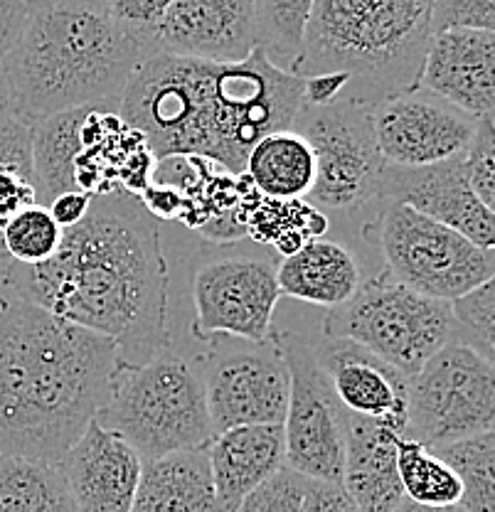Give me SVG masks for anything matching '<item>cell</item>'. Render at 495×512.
Listing matches in <instances>:
<instances>
[{"label": "cell", "instance_id": "obj_4", "mask_svg": "<svg viewBox=\"0 0 495 512\" xmlns=\"http://www.w3.org/2000/svg\"><path fill=\"white\" fill-rule=\"evenodd\" d=\"M151 52L104 0H28L23 37L0 67L15 119L35 126L72 109H119L131 74Z\"/></svg>", "mask_w": 495, "mask_h": 512}, {"label": "cell", "instance_id": "obj_12", "mask_svg": "<svg viewBox=\"0 0 495 512\" xmlns=\"http://www.w3.org/2000/svg\"><path fill=\"white\" fill-rule=\"evenodd\" d=\"M281 291L276 261L264 254H227L205 261L193 276V335L266 343L274 338Z\"/></svg>", "mask_w": 495, "mask_h": 512}, {"label": "cell", "instance_id": "obj_27", "mask_svg": "<svg viewBox=\"0 0 495 512\" xmlns=\"http://www.w3.org/2000/svg\"><path fill=\"white\" fill-rule=\"evenodd\" d=\"M316 0H254L257 47L274 67L294 72Z\"/></svg>", "mask_w": 495, "mask_h": 512}, {"label": "cell", "instance_id": "obj_8", "mask_svg": "<svg viewBox=\"0 0 495 512\" xmlns=\"http://www.w3.org/2000/svg\"><path fill=\"white\" fill-rule=\"evenodd\" d=\"M363 239L382 254L392 279L436 301H456L495 276L493 249L397 202L377 205Z\"/></svg>", "mask_w": 495, "mask_h": 512}, {"label": "cell", "instance_id": "obj_37", "mask_svg": "<svg viewBox=\"0 0 495 512\" xmlns=\"http://www.w3.org/2000/svg\"><path fill=\"white\" fill-rule=\"evenodd\" d=\"M301 512H360L345 493L343 483H328V480H306Z\"/></svg>", "mask_w": 495, "mask_h": 512}, {"label": "cell", "instance_id": "obj_17", "mask_svg": "<svg viewBox=\"0 0 495 512\" xmlns=\"http://www.w3.org/2000/svg\"><path fill=\"white\" fill-rule=\"evenodd\" d=\"M313 357L350 416L390 421L404 429L409 377L387 365L363 345L345 338H323L313 345Z\"/></svg>", "mask_w": 495, "mask_h": 512}, {"label": "cell", "instance_id": "obj_22", "mask_svg": "<svg viewBox=\"0 0 495 512\" xmlns=\"http://www.w3.org/2000/svg\"><path fill=\"white\" fill-rule=\"evenodd\" d=\"M281 296L328 308L350 301L363 284L358 256L333 239H311L276 261Z\"/></svg>", "mask_w": 495, "mask_h": 512}, {"label": "cell", "instance_id": "obj_15", "mask_svg": "<svg viewBox=\"0 0 495 512\" xmlns=\"http://www.w3.org/2000/svg\"><path fill=\"white\" fill-rule=\"evenodd\" d=\"M380 202H397L409 207L463 234L481 249H493L495 244V215L491 207L473 195L463 168V156L422 165V168L385 163Z\"/></svg>", "mask_w": 495, "mask_h": 512}, {"label": "cell", "instance_id": "obj_25", "mask_svg": "<svg viewBox=\"0 0 495 512\" xmlns=\"http://www.w3.org/2000/svg\"><path fill=\"white\" fill-rule=\"evenodd\" d=\"M92 109L52 114L33 126V180L37 205H50L57 195L79 190L77 165L82 153V128Z\"/></svg>", "mask_w": 495, "mask_h": 512}, {"label": "cell", "instance_id": "obj_38", "mask_svg": "<svg viewBox=\"0 0 495 512\" xmlns=\"http://www.w3.org/2000/svg\"><path fill=\"white\" fill-rule=\"evenodd\" d=\"M28 23V0H0V67L23 37Z\"/></svg>", "mask_w": 495, "mask_h": 512}, {"label": "cell", "instance_id": "obj_26", "mask_svg": "<svg viewBox=\"0 0 495 512\" xmlns=\"http://www.w3.org/2000/svg\"><path fill=\"white\" fill-rule=\"evenodd\" d=\"M0 512H77L55 463L0 456Z\"/></svg>", "mask_w": 495, "mask_h": 512}, {"label": "cell", "instance_id": "obj_23", "mask_svg": "<svg viewBox=\"0 0 495 512\" xmlns=\"http://www.w3.org/2000/svg\"><path fill=\"white\" fill-rule=\"evenodd\" d=\"M131 512H222L205 448L143 461Z\"/></svg>", "mask_w": 495, "mask_h": 512}, {"label": "cell", "instance_id": "obj_28", "mask_svg": "<svg viewBox=\"0 0 495 512\" xmlns=\"http://www.w3.org/2000/svg\"><path fill=\"white\" fill-rule=\"evenodd\" d=\"M397 476L404 498L424 508L461 503V480L429 446L402 436L397 444Z\"/></svg>", "mask_w": 495, "mask_h": 512}, {"label": "cell", "instance_id": "obj_1", "mask_svg": "<svg viewBox=\"0 0 495 512\" xmlns=\"http://www.w3.org/2000/svg\"><path fill=\"white\" fill-rule=\"evenodd\" d=\"M0 298L33 303L67 323L104 335L124 365L168 348V266L161 227L141 197L94 195L87 217L65 229L47 264L0 261Z\"/></svg>", "mask_w": 495, "mask_h": 512}, {"label": "cell", "instance_id": "obj_14", "mask_svg": "<svg viewBox=\"0 0 495 512\" xmlns=\"http://www.w3.org/2000/svg\"><path fill=\"white\" fill-rule=\"evenodd\" d=\"M370 119L380 156L402 168L463 156L481 121L419 87L370 104Z\"/></svg>", "mask_w": 495, "mask_h": 512}, {"label": "cell", "instance_id": "obj_19", "mask_svg": "<svg viewBox=\"0 0 495 512\" xmlns=\"http://www.w3.org/2000/svg\"><path fill=\"white\" fill-rule=\"evenodd\" d=\"M141 466V456L97 421L60 463L77 512H131Z\"/></svg>", "mask_w": 495, "mask_h": 512}, {"label": "cell", "instance_id": "obj_35", "mask_svg": "<svg viewBox=\"0 0 495 512\" xmlns=\"http://www.w3.org/2000/svg\"><path fill=\"white\" fill-rule=\"evenodd\" d=\"M306 480L289 466H281L274 476L254 488L234 512H301Z\"/></svg>", "mask_w": 495, "mask_h": 512}, {"label": "cell", "instance_id": "obj_31", "mask_svg": "<svg viewBox=\"0 0 495 512\" xmlns=\"http://www.w3.org/2000/svg\"><path fill=\"white\" fill-rule=\"evenodd\" d=\"M65 229L55 222L45 205H28L15 212L0 229L3 256L20 266L47 264L62 247Z\"/></svg>", "mask_w": 495, "mask_h": 512}, {"label": "cell", "instance_id": "obj_13", "mask_svg": "<svg viewBox=\"0 0 495 512\" xmlns=\"http://www.w3.org/2000/svg\"><path fill=\"white\" fill-rule=\"evenodd\" d=\"M289 367V407L284 416V463L308 480L340 483L345 463V412L313 357V345L276 333Z\"/></svg>", "mask_w": 495, "mask_h": 512}, {"label": "cell", "instance_id": "obj_32", "mask_svg": "<svg viewBox=\"0 0 495 512\" xmlns=\"http://www.w3.org/2000/svg\"><path fill=\"white\" fill-rule=\"evenodd\" d=\"M451 306L454 333L451 343H461L481 352L486 360L493 362L495 355V286L493 281L476 286L473 291L463 293Z\"/></svg>", "mask_w": 495, "mask_h": 512}, {"label": "cell", "instance_id": "obj_7", "mask_svg": "<svg viewBox=\"0 0 495 512\" xmlns=\"http://www.w3.org/2000/svg\"><path fill=\"white\" fill-rule=\"evenodd\" d=\"M454 320L449 301L422 296L387 271L360 284L353 298L328 308L326 338H345L412 377L436 350L451 343Z\"/></svg>", "mask_w": 495, "mask_h": 512}, {"label": "cell", "instance_id": "obj_30", "mask_svg": "<svg viewBox=\"0 0 495 512\" xmlns=\"http://www.w3.org/2000/svg\"><path fill=\"white\" fill-rule=\"evenodd\" d=\"M33 126L10 119L0 124V229L23 207L35 205ZM0 249V261H3Z\"/></svg>", "mask_w": 495, "mask_h": 512}, {"label": "cell", "instance_id": "obj_29", "mask_svg": "<svg viewBox=\"0 0 495 512\" xmlns=\"http://www.w3.org/2000/svg\"><path fill=\"white\" fill-rule=\"evenodd\" d=\"M461 480V503L466 512H495V434L468 436L431 448Z\"/></svg>", "mask_w": 495, "mask_h": 512}, {"label": "cell", "instance_id": "obj_40", "mask_svg": "<svg viewBox=\"0 0 495 512\" xmlns=\"http://www.w3.org/2000/svg\"><path fill=\"white\" fill-rule=\"evenodd\" d=\"M15 119V106H13V96H10L8 84H5L3 74H0V124L5 121Z\"/></svg>", "mask_w": 495, "mask_h": 512}, {"label": "cell", "instance_id": "obj_2", "mask_svg": "<svg viewBox=\"0 0 495 512\" xmlns=\"http://www.w3.org/2000/svg\"><path fill=\"white\" fill-rule=\"evenodd\" d=\"M303 77L254 50L242 62L156 52L131 74L116 114L146 138L153 158L193 156L242 175L266 133L294 126Z\"/></svg>", "mask_w": 495, "mask_h": 512}, {"label": "cell", "instance_id": "obj_39", "mask_svg": "<svg viewBox=\"0 0 495 512\" xmlns=\"http://www.w3.org/2000/svg\"><path fill=\"white\" fill-rule=\"evenodd\" d=\"M92 200L94 195H89V192L69 190V192H62V195H57L55 200L47 205V210H50V215L55 217V222L60 224L62 229H72L87 217L89 207H92Z\"/></svg>", "mask_w": 495, "mask_h": 512}, {"label": "cell", "instance_id": "obj_9", "mask_svg": "<svg viewBox=\"0 0 495 512\" xmlns=\"http://www.w3.org/2000/svg\"><path fill=\"white\" fill-rule=\"evenodd\" d=\"M316 156V183L306 202L330 215H358L380 205L385 158L375 143L370 104L338 99L333 104H303L294 119Z\"/></svg>", "mask_w": 495, "mask_h": 512}, {"label": "cell", "instance_id": "obj_18", "mask_svg": "<svg viewBox=\"0 0 495 512\" xmlns=\"http://www.w3.org/2000/svg\"><path fill=\"white\" fill-rule=\"evenodd\" d=\"M254 50V0H173L158 35V52L205 62H242Z\"/></svg>", "mask_w": 495, "mask_h": 512}, {"label": "cell", "instance_id": "obj_16", "mask_svg": "<svg viewBox=\"0 0 495 512\" xmlns=\"http://www.w3.org/2000/svg\"><path fill=\"white\" fill-rule=\"evenodd\" d=\"M417 87L456 109L493 119L495 35L488 30H444L429 37Z\"/></svg>", "mask_w": 495, "mask_h": 512}, {"label": "cell", "instance_id": "obj_41", "mask_svg": "<svg viewBox=\"0 0 495 512\" xmlns=\"http://www.w3.org/2000/svg\"><path fill=\"white\" fill-rule=\"evenodd\" d=\"M397 512H466V510L459 508V505H451V508H424V505H417L412 503V500L404 498Z\"/></svg>", "mask_w": 495, "mask_h": 512}, {"label": "cell", "instance_id": "obj_33", "mask_svg": "<svg viewBox=\"0 0 495 512\" xmlns=\"http://www.w3.org/2000/svg\"><path fill=\"white\" fill-rule=\"evenodd\" d=\"M111 18L136 37L151 55L158 52V35L173 0H104Z\"/></svg>", "mask_w": 495, "mask_h": 512}, {"label": "cell", "instance_id": "obj_20", "mask_svg": "<svg viewBox=\"0 0 495 512\" xmlns=\"http://www.w3.org/2000/svg\"><path fill=\"white\" fill-rule=\"evenodd\" d=\"M404 429L390 421L345 412V493L360 512H397L404 493L397 476V444Z\"/></svg>", "mask_w": 495, "mask_h": 512}, {"label": "cell", "instance_id": "obj_6", "mask_svg": "<svg viewBox=\"0 0 495 512\" xmlns=\"http://www.w3.org/2000/svg\"><path fill=\"white\" fill-rule=\"evenodd\" d=\"M94 421L119 434L141 461L198 451L215 439L195 357L170 345L141 365L121 362Z\"/></svg>", "mask_w": 495, "mask_h": 512}, {"label": "cell", "instance_id": "obj_21", "mask_svg": "<svg viewBox=\"0 0 495 512\" xmlns=\"http://www.w3.org/2000/svg\"><path fill=\"white\" fill-rule=\"evenodd\" d=\"M205 451L222 512L237 510L254 488L286 466L281 424L227 429L217 434Z\"/></svg>", "mask_w": 495, "mask_h": 512}, {"label": "cell", "instance_id": "obj_5", "mask_svg": "<svg viewBox=\"0 0 495 512\" xmlns=\"http://www.w3.org/2000/svg\"><path fill=\"white\" fill-rule=\"evenodd\" d=\"M434 0H316L294 74H348L343 99L375 104L417 87Z\"/></svg>", "mask_w": 495, "mask_h": 512}, {"label": "cell", "instance_id": "obj_11", "mask_svg": "<svg viewBox=\"0 0 495 512\" xmlns=\"http://www.w3.org/2000/svg\"><path fill=\"white\" fill-rule=\"evenodd\" d=\"M207 345L195 365L215 436L237 426L284 424L291 377L276 333L266 343L217 338Z\"/></svg>", "mask_w": 495, "mask_h": 512}, {"label": "cell", "instance_id": "obj_34", "mask_svg": "<svg viewBox=\"0 0 495 512\" xmlns=\"http://www.w3.org/2000/svg\"><path fill=\"white\" fill-rule=\"evenodd\" d=\"M468 185L486 207H495V133L493 119L478 121L471 143L463 151Z\"/></svg>", "mask_w": 495, "mask_h": 512}, {"label": "cell", "instance_id": "obj_24", "mask_svg": "<svg viewBox=\"0 0 495 512\" xmlns=\"http://www.w3.org/2000/svg\"><path fill=\"white\" fill-rule=\"evenodd\" d=\"M244 178L271 202H303L316 183V156L294 128L266 133L249 151Z\"/></svg>", "mask_w": 495, "mask_h": 512}, {"label": "cell", "instance_id": "obj_3", "mask_svg": "<svg viewBox=\"0 0 495 512\" xmlns=\"http://www.w3.org/2000/svg\"><path fill=\"white\" fill-rule=\"evenodd\" d=\"M119 365L104 335L0 298V456L60 466L106 402Z\"/></svg>", "mask_w": 495, "mask_h": 512}, {"label": "cell", "instance_id": "obj_36", "mask_svg": "<svg viewBox=\"0 0 495 512\" xmlns=\"http://www.w3.org/2000/svg\"><path fill=\"white\" fill-rule=\"evenodd\" d=\"M495 28V0H434L431 5V35L444 30Z\"/></svg>", "mask_w": 495, "mask_h": 512}, {"label": "cell", "instance_id": "obj_10", "mask_svg": "<svg viewBox=\"0 0 495 512\" xmlns=\"http://www.w3.org/2000/svg\"><path fill=\"white\" fill-rule=\"evenodd\" d=\"M493 362L468 345L446 343L409 377L404 436L439 448L493 431Z\"/></svg>", "mask_w": 495, "mask_h": 512}]
</instances>
